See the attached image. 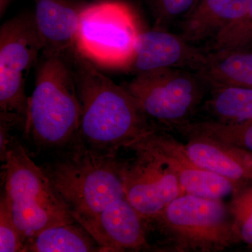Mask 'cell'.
Instances as JSON below:
<instances>
[{"mask_svg": "<svg viewBox=\"0 0 252 252\" xmlns=\"http://www.w3.org/2000/svg\"><path fill=\"white\" fill-rule=\"evenodd\" d=\"M132 144L147 149L160 159L177 177L185 193L223 199L241 187L195 163L187 154L185 144L158 126L129 145Z\"/></svg>", "mask_w": 252, "mask_h": 252, "instance_id": "30bf717a", "label": "cell"}, {"mask_svg": "<svg viewBox=\"0 0 252 252\" xmlns=\"http://www.w3.org/2000/svg\"><path fill=\"white\" fill-rule=\"evenodd\" d=\"M72 49L41 54L38 61L24 125L25 133L41 147H64L74 142L79 132L81 107Z\"/></svg>", "mask_w": 252, "mask_h": 252, "instance_id": "7a4b0ae2", "label": "cell"}, {"mask_svg": "<svg viewBox=\"0 0 252 252\" xmlns=\"http://www.w3.org/2000/svg\"><path fill=\"white\" fill-rule=\"evenodd\" d=\"M187 138L205 137L252 152V122L226 124L214 120L189 123L175 129Z\"/></svg>", "mask_w": 252, "mask_h": 252, "instance_id": "d6986e66", "label": "cell"}, {"mask_svg": "<svg viewBox=\"0 0 252 252\" xmlns=\"http://www.w3.org/2000/svg\"><path fill=\"white\" fill-rule=\"evenodd\" d=\"M229 205L240 242L252 247V185L238 187Z\"/></svg>", "mask_w": 252, "mask_h": 252, "instance_id": "ffe728a7", "label": "cell"}, {"mask_svg": "<svg viewBox=\"0 0 252 252\" xmlns=\"http://www.w3.org/2000/svg\"><path fill=\"white\" fill-rule=\"evenodd\" d=\"M147 223L171 252H221L240 242L229 206L222 199L185 193Z\"/></svg>", "mask_w": 252, "mask_h": 252, "instance_id": "5b68a950", "label": "cell"}, {"mask_svg": "<svg viewBox=\"0 0 252 252\" xmlns=\"http://www.w3.org/2000/svg\"><path fill=\"white\" fill-rule=\"evenodd\" d=\"M3 162L4 190L1 196L26 244L46 228L76 222L44 170L31 160L14 137L10 139Z\"/></svg>", "mask_w": 252, "mask_h": 252, "instance_id": "277c9868", "label": "cell"}, {"mask_svg": "<svg viewBox=\"0 0 252 252\" xmlns=\"http://www.w3.org/2000/svg\"><path fill=\"white\" fill-rule=\"evenodd\" d=\"M9 0H0V14L1 16L4 14L5 9L7 7Z\"/></svg>", "mask_w": 252, "mask_h": 252, "instance_id": "cb8c5ba5", "label": "cell"}, {"mask_svg": "<svg viewBox=\"0 0 252 252\" xmlns=\"http://www.w3.org/2000/svg\"><path fill=\"white\" fill-rule=\"evenodd\" d=\"M26 243L2 196L0 201V252H25Z\"/></svg>", "mask_w": 252, "mask_h": 252, "instance_id": "7402d4cb", "label": "cell"}, {"mask_svg": "<svg viewBox=\"0 0 252 252\" xmlns=\"http://www.w3.org/2000/svg\"><path fill=\"white\" fill-rule=\"evenodd\" d=\"M75 220L90 233L101 252L149 249L145 220L126 196L114 200L94 216Z\"/></svg>", "mask_w": 252, "mask_h": 252, "instance_id": "8fae6325", "label": "cell"}, {"mask_svg": "<svg viewBox=\"0 0 252 252\" xmlns=\"http://www.w3.org/2000/svg\"><path fill=\"white\" fill-rule=\"evenodd\" d=\"M249 0H198L184 16L180 35L189 43L215 39L243 18Z\"/></svg>", "mask_w": 252, "mask_h": 252, "instance_id": "9a60e30c", "label": "cell"}, {"mask_svg": "<svg viewBox=\"0 0 252 252\" xmlns=\"http://www.w3.org/2000/svg\"><path fill=\"white\" fill-rule=\"evenodd\" d=\"M25 252H101L100 247L90 233L78 223L50 227L28 240Z\"/></svg>", "mask_w": 252, "mask_h": 252, "instance_id": "e0dca14e", "label": "cell"}, {"mask_svg": "<svg viewBox=\"0 0 252 252\" xmlns=\"http://www.w3.org/2000/svg\"><path fill=\"white\" fill-rule=\"evenodd\" d=\"M203 82L181 68L137 74L124 86L149 120L170 128L189 124L203 99Z\"/></svg>", "mask_w": 252, "mask_h": 252, "instance_id": "52a82bcc", "label": "cell"}, {"mask_svg": "<svg viewBox=\"0 0 252 252\" xmlns=\"http://www.w3.org/2000/svg\"><path fill=\"white\" fill-rule=\"evenodd\" d=\"M207 54L191 45L180 34L154 28L141 32L133 59L126 72L135 76L162 68H181L198 72L206 62Z\"/></svg>", "mask_w": 252, "mask_h": 252, "instance_id": "7c38bea8", "label": "cell"}, {"mask_svg": "<svg viewBox=\"0 0 252 252\" xmlns=\"http://www.w3.org/2000/svg\"><path fill=\"white\" fill-rule=\"evenodd\" d=\"M126 149L134 151L135 157L121 162L124 190L147 221L185 191L175 174L154 154L137 144Z\"/></svg>", "mask_w": 252, "mask_h": 252, "instance_id": "9c48e42d", "label": "cell"}, {"mask_svg": "<svg viewBox=\"0 0 252 252\" xmlns=\"http://www.w3.org/2000/svg\"><path fill=\"white\" fill-rule=\"evenodd\" d=\"M199 79L210 87L232 86L252 89V51L248 49H215L207 54Z\"/></svg>", "mask_w": 252, "mask_h": 252, "instance_id": "2e32d148", "label": "cell"}, {"mask_svg": "<svg viewBox=\"0 0 252 252\" xmlns=\"http://www.w3.org/2000/svg\"><path fill=\"white\" fill-rule=\"evenodd\" d=\"M42 41L33 14H21L0 28V112L14 114L25 121L28 97L26 79L39 61Z\"/></svg>", "mask_w": 252, "mask_h": 252, "instance_id": "ba28073f", "label": "cell"}, {"mask_svg": "<svg viewBox=\"0 0 252 252\" xmlns=\"http://www.w3.org/2000/svg\"><path fill=\"white\" fill-rule=\"evenodd\" d=\"M215 49H248L252 44V0L243 18L227 28L214 39Z\"/></svg>", "mask_w": 252, "mask_h": 252, "instance_id": "44dd1931", "label": "cell"}, {"mask_svg": "<svg viewBox=\"0 0 252 252\" xmlns=\"http://www.w3.org/2000/svg\"><path fill=\"white\" fill-rule=\"evenodd\" d=\"M142 31L137 14L126 3L86 4L74 47L95 66L127 71Z\"/></svg>", "mask_w": 252, "mask_h": 252, "instance_id": "8992f818", "label": "cell"}, {"mask_svg": "<svg viewBox=\"0 0 252 252\" xmlns=\"http://www.w3.org/2000/svg\"><path fill=\"white\" fill-rule=\"evenodd\" d=\"M198 0H151L155 26L166 30L177 18L184 17Z\"/></svg>", "mask_w": 252, "mask_h": 252, "instance_id": "603a6c76", "label": "cell"}, {"mask_svg": "<svg viewBox=\"0 0 252 252\" xmlns=\"http://www.w3.org/2000/svg\"><path fill=\"white\" fill-rule=\"evenodd\" d=\"M188 139L186 150L195 163L240 187L252 185V152L208 137Z\"/></svg>", "mask_w": 252, "mask_h": 252, "instance_id": "5bb4252c", "label": "cell"}, {"mask_svg": "<svg viewBox=\"0 0 252 252\" xmlns=\"http://www.w3.org/2000/svg\"><path fill=\"white\" fill-rule=\"evenodd\" d=\"M72 143L70 152L44 171L76 220L94 216L126 195L116 154Z\"/></svg>", "mask_w": 252, "mask_h": 252, "instance_id": "3957f363", "label": "cell"}, {"mask_svg": "<svg viewBox=\"0 0 252 252\" xmlns=\"http://www.w3.org/2000/svg\"><path fill=\"white\" fill-rule=\"evenodd\" d=\"M205 102L211 120L226 124L252 122V89L232 86L212 87Z\"/></svg>", "mask_w": 252, "mask_h": 252, "instance_id": "ac0fdd59", "label": "cell"}, {"mask_svg": "<svg viewBox=\"0 0 252 252\" xmlns=\"http://www.w3.org/2000/svg\"><path fill=\"white\" fill-rule=\"evenodd\" d=\"M72 59L81 107L74 142L117 154L154 127L124 86L116 84L73 48Z\"/></svg>", "mask_w": 252, "mask_h": 252, "instance_id": "6da1fadb", "label": "cell"}, {"mask_svg": "<svg viewBox=\"0 0 252 252\" xmlns=\"http://www.w3.org/2000/svg\"><path fill=\"white\" fill-rule=\"evenodd\" d=\"M34 1L33 16L44 47L41 54H61L74 48L86 5L77 0Z\"/></svg>", "mask_w": 252, "mask_h": 252, "instance_id": "4fadbf2b", "label": "cell"}]
</instances>
